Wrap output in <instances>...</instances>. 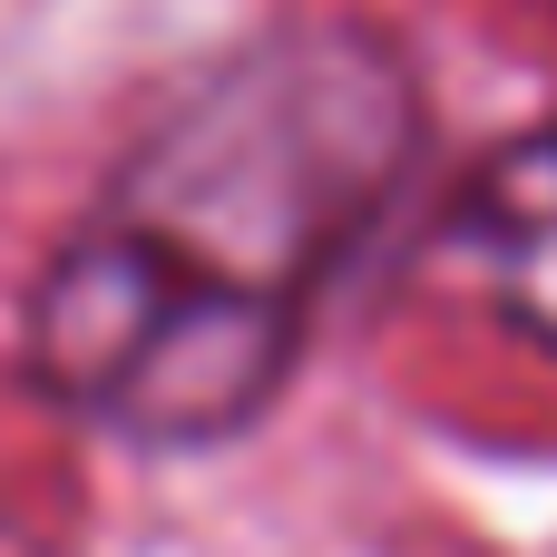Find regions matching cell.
<instances>
[{
  "mask_svg": "<svg viewBox=\"0 0 557 557\" xmlns=\"http://www.w3.org/2000/svg\"><path fill=\"white\" fill-rule=\"evenodd\" d=\"M431 166V88L382 20L294 10L196 69L98 176V215L157 255L323 323L333 284L392 245Z\"/></svg>",
  "mask_w": 557,
  "mask_h": 557,
  "instance_id": "cell-1",
  "label": "cell"
},
{
  "mask_svg": "<svg viewBox=\"0 0 557 557\" xmlns=\"http://www.w3.org/2000/svg\"><path fill=\"white\" fill-rule=\"evenodd\" d=\"M323 323H294L78 206L20 284V382L147 460H196L274 421Z\"/></svg>",
  "mask_w": 557,
  "mask_h": 557,
  "instance_id": "cell-2",
  "label": "cell"
},
{
  "mask_svg": "<svg viewBox=\"0 0 557 557\" xmlns=\"http://www.w3.org/2000/svg\"><path fill=\"white\" fill-rule=\"evenodd\" d=\"M441 255L470 274L499 333L557 362V117H529L450 186Z\"/></svg>",
  "mask_w": 557,
  "mask_h": 557,
  "instance_id": "cell-3",
  "label": "cell"
}]
</instances>
